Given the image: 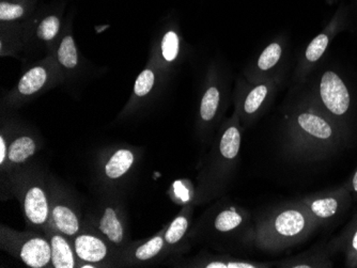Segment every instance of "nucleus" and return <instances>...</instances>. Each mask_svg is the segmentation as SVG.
Masks as SVG:
<instances>
[{
  "label": "nucleus",
  "mask_w": 357,
  "mask_h": 268,
  "mask_svg": "<svg viewBox=\"0 0 357 268\" xmlns=\"http://www.w3.org/2000/svg\"><path fill=\"white\" fill-rule=\"evenodd\" d=\"M298 95L287 108L282 126L284 155L298 163H317L342 151L350 135L323 113L307 89Z\"/></svg>",
  "instance_id": "obj_1"
},
{
  "label": "nucleus",
  "mask_w": 357,
  "mask_h": 268,
  "mask_svg": "<svg viewBox=\"0 0 357 268\" xmlns=\"http://www.w3.org/2000/svg\"><path fill=\"white\" fill-rule=\"evenodd\" d=\"M318 230L298 200L264 212L255 223L254 244L266 252H280L302 243Z\"/></svg>",
  "instance_id": "obj_2"
},
{
  "label": "nucleus",
  "mask_w": 357,
  "mask_h": 268,
  "mask_svg": "<svg viewBox=\"0 0 357 268\" xmlns=\"http://www.w3.org/2000/svg\"><path fill=\"white\" fill-rule=\"evenodd\" d=\"M307 91L323 113L350 135L354 103L350 86L344 76L334 69L319 72L310 79Z\"/></svg>",
  "instance_id": "obj_3"
},
{
  "label": "nucleus",
  "mask_w": 357,
  "mask_h": 268,
  "mask_svg": "<svg viewBox=\"0 0 357 268\" xmlns=\"http://www.w3.org/2000/svg\"><path fill=\"white\" fill-rule=\"evenodd\" d=\"M284 79L286 70L260 83H248L246 79L241 81L236 97V113L240 120L252 124L262 117L272 105Z\"/></svg>",
  "instance_id": "obj_4"
},
{
  "label": "nucleus",
  "mask_w": 357,
  "mask_h": 268,
  "mask_svg": "<svg viewBox=\"0 0 357 268\" xmlns=\"http://www.w3.org/2000/svg\"><path fill=\"white\" fill-rule=\"evenodd\" d=\"M318 229L335 227L344 217L353 202L348 183L298 199Z\"/></svg>",
  "instance_id": "obj_5"
},
{
  "label": "nucleus",
  "mask_w": 357,
  "mask_h": 268,
  "mask_svg": "<svg viewBox=\"0 0 357 268\" xmlns=\"http://www.w3.org/2000/svg\"><path fill=\"white\" fill-rule=\"evenodd\" d=\"M349 25L350 9L347 6L342 5L336 10L332 19L326 24V27L323 28L322 31L314 38L305 49L294 72V81L296 85L302 86L306 83L316 65L326 55L333 40L344 30L348 29Z\"/></svg>",
  "instance_id": "obj_6"
},
{
  "label": "nucleus",
  "mask_w": 357,
  "mask_h": 268,
  "mask_svg": "<svg viewBox=\"0 0 357 268\" xmlns=\"http://www.w3.org/2000/svg\"><path fill=\"white\" fill-rule=\"evenodd\" d=\"M3 245L5 250L28 267L44 268L51 265V244L43 236L14 231L3 232Z\"/></svg>",
  "instance_id": "obj_7"
},
{
  "label": "nucleus",
  "mask_w": 357,
  "mask_h": 268,
  "mask_svg": "<svg viewBox=\"0 0 357 268\" xmlns=\"http://www.w3.org/2000/svg\"><path fill=\"white\" fill-rule=\"evenodd\" d=\"M56 58L53 56L43 60L38 65L28 69L20 78L19 83L10 94L12 103H19L26 99L35 97L46 88L51 87L54 81H57L60 70Z\"/></svg>",
  "instance_id": "obj_8"
},
{
  "label": "nucleus",
  "mask_w": 357,
  "mask_h": 268,
  "mask_svg": "<svg viewBox=\"0 0 357 268\" xmlns=\"http://www.w3.org/2000/svg\"><path fill=\"white\" fill-rule=\"evenodd\" d=\"M287 39L284 36L275 38L262 49L252 65L246 70L248 83H260L280 72L284 71V62L287 54Z\"/></svg>",
  "instance_id": "obj_9"
},
{
  "label": "nucleus",
  "mask_w": 357,
  "mask_h": 268,
  "mask_svg": "<svg viewBox=\"0 0 357 268\" xmlns=\"http://www.w3.org/2000/svg\"><path fill=\"white\" fill-rule=\"evenodd\" d=\"M23 212L26 220L35 227H44L51 220V205L43 186L30 184L22 197Z\"/></svg>",
  "instance_id": "obj_10"
},
{
  "label": "nucleus",
  "mask_w": 357,
  "mask_h": 268,
  "mask_svg": "<svg viewBox=\"0 0 357 268\" xmlns=\"http://www.w3.org/2000/svg\"><path fill=\"white\" fill-rule=\"evenodd\" d=\"M338 252L334 239L319 244L310 251L303 252L296 257L280 262V267L286 268H328L333 267V255Z\"/></svg>",
  "instance_id": "obj_11"
},
{
  "label": "nucleus",
  "mask_w": 357,
  "mask_h": 268,
  "mask_svg": "<svg viewBox=\"0 0 357 268\" xmlns=\"http://www.w3.org/2000/svg\"><path fill=\"white\" fill-rule=\"evenodd\" d=\"M224 86L218 74L211 72L208 84L199 104V119L202 124H211L220 115L224 104Z\"/></svg>",
  "instance_id": "obj_12"
},
{
  "label": "nucleus",
  "mask_w": 357,
  "mask_h": 268,
  "mask_svg": "<svg viewBox=\"0 0 357 268\" xmlns=\"http://www.w3.org/2000/svg\"><path fill=\"white\" fill-rule=\"evenodd\" d=\"M73 247L76 257L84 263L96 265L105 261L109 255L107 244L93 234L78 233L74 237Z\"/></svg>",
  "instance_id": "obj_13"
},
{
  "label": "nucleus",
  "mask_w": 357,
  "mask_h": 268,
  "mask_svg": "<svg viewBox=\"0 0 357 268\" xmlns=\"http://www.w3.org/2000/svg\"><path fill=\"white\" fill-rule=\"evenodd\" d=\"M47 239L51 244L52 263L54 268H74L76 267V253L66 235L60 233L51 225V229H47Z\"/></svg>",
  "instance_id": "obj_14"
},
{
  "label": "nucleus",
  "mask_w": 357,
  "mask_h": 268,
  "mask_svg": "<svg viewBox=\"0 0 357 268\" xmlns=\"http://www.w3.org/2000/svg\"><path fill=\"white\" fill-rule=\"evenodd\" d=\"M50 223L60 233L69 237H73L79 233V218L75 211L66 203L54 202L52 204Z\"/></svg>",
  "instance_id": "obj_15"
},
{
  "label": "nucleus",
  "mask_w": 357,
  "mask_h": 268,
  "mask_svg": "<svg viewBox=\"0 0 357 268\" xmlns=\"http://www.w3.org/2000/svg\"><path fill=\"white\" fill-rule=\"evenodd\" d=\"M39 0H0L1 24L24 22L35 14Z\"/></svg>",
  "instance_id": "obj_16"
},
{
  "label": "nucleus",
  "mask_w": 357,
  "mask_h": 268,
  "mask_svg": "<svg viewBox=\"0 0 357 268\" xmlns=\"http://www.w3.org/2000/svg\"><path fill=\"white\" fill-rule=\"evenodd\" d=\"M335 241L338 252L344 253L346 267L357 268V212Z\"/></svg>",
  "instance_id": "obj_17"
},
{
  "label": "nucleus",
  "mask_w": 357,
  "mask_h": 268,
  "mask_svg": "<svg viewBox=\"0 0 357 268\" xmlns=\"http://www.w3.org/2000/svg\"><path fill=\"white\" fill-rule=\"evenodd\" d=\"M55 58L60 69L66 71H75L79 65V54L75 40L67 29L64 30L56 47Z\"/></svg>",
  "instance_id": "obj_18"
},
{
  "label": "nucleus",
  "mask_w": 357,
  "mask_h": 268,
  "mask_svg": "<svg viewBox=\"0 0 357 268\" xmlns=\"http://www.w3.org/2000/svg\"><path fill=\"white\" fill-rule=\"evenodd\" d=\"M98 230L114 245L119 246L123 244L126 231L119 213L114 207H106L103 216L98 223Z\"/></svg>",
  "instance_id": "obj_19"
},
{
  "label": "nucleus",
  "mask_w": 357,
  "mask_h": 268,
  "mask_svg": "<svg viewBox=\"0 0 357 268\" xmlns=\"http://www.w3.org/2000/svg\"><path fill=\"white\" fill-rule=\"evenodd\" d=\"M248 226V215L238 211L236 207H227L218 212L213 221L214 230L222 234L234 233L241 228Z\"/></svg>",
  "instance_id": "obj_20"
},
{
  "label": "nucleus",
  "mask_w": 357,
  "mask_h": 268,
  "mask_svg": "<svg viewBox=\"0 0 357 268\" xmlns=\"http://www.w3.org/2000/svg\"><path fill=\"white\" fill-rule=\"evenodd\" d=\"M135 161L133 152L128 149H119L112 154L105 165V175L108 179L117 180L123 177L131 169Z\"/></svg>",
  "instance_id": "obj_21"
},
{
  "label": "nucleus",
  "mask_w": 357,
  "mask_h": 268,
  "mask_svg": "<svg viewBox=\"0 0 357 268\" xmlns=\"http://www.w3.org/2000/svg\"><path fill=\"white\" fill-rule=\"evenodd\" d=\"M37 145L29 136H21L12 141L8 150V161L11 164H23L35 155Z\"/></svg>",
  "instance_id": "obj_22"
},
{
  "label": "nucleus",
  "mask_w": 357,
  "mask_h": 268,
  "mask_svg": "<svg viewBox=\"0 0 357 268\" xmlns=\"http://www.w3.org/2000/svg\"><path fill=\"white\" fill-rule=\"evenodd\" d=\"M180 47H181L180 35L174 28H169L160 40V51L163 61L167 65H172L176 62L180 55Z\"/></svg>",
  "instance_id": "obj_23"
},
{
  "label": "nucleus",
  "mask_w": 357,
  "mask_h": 268,
  "mask_svg": "<svg viewBox=\"0 0 357 268\" xmlns=\"http://www.w3.org/2000/svg\"><path fill=\"white\" fill-rule=\"evenodd\" d=\"M188 226H190V212L185 209L178 217L174 218V221L168 226L167 229H165L164 232L165 245L172 247L180 243L186 235Z\"/></svg>",
  "instance_id": "obj_24"
},
{
  "label": "nucleus",
  "mask_w": 357,
  "mask_h": 268,
  "mask_svg": "<svg viewBox=\"0 0 357 268\" xmlns=\"http://www.w3.org/2000/svg\"><path fill=\"white\" fill-rule=\"evenodd\" d=\"M164 232H165V229L160 232V233H158V235L150 239L149 241L140 245L134 252V259L136 261L144 262L158 257L160 252L163 251L164 247H165Z\"/></svg>",
  "instance_id": "obj_25"
},
{
  "label": "nucleus",
  "mask_w": 357,
  "mask_h": 268,
  "mask_svg": "<svg viewBox=\"0 0 357 268\" xmlns=\"http://www.w3.org/2000/svg\"><path fill=\"white\" fill-rule=\"evenodd\" d=\"M155 72L152 69H146L136 78L134 84V95L137 97H146L151 93L155 86Z\"/></svg>",
  "instance_id": "obj_26"
},
{
  "label": "nucleus",
  "mask_w": 357,
  "mask_h": 268,
  "mask_svg": "<svg viewBox=\"0 0 357 268\" xmlns=\"http://www.w3.org/2000/svg\"><path fill=\"white\" fill-rule=\"evenodd\" d=\"M204 268H264L268 264L256 263V262L240 261V260L215 259L198 264Z\"/></svg>",
  "instance_id": "obj_27"
},
{
  "label": "nucleus",
  "mask_w": 357,
  "mask_h": 268,
  "mask_svg": "<svg viewBox=\"0 0 357 268\" xmlns=\"http://www.w3.org/2000/svg\"><path fill=\"white\" fill-rule=\"evenodd\" d=\"M347 183H348L349 189H350L351 195H352L353 201L357 203V168Z\"/></svg>",
  "instance_id": "obj_28"
},
{
  "label": "nucleus",
  "mask_w": 357,
  "mask_h": 268,
  "mask_svg": "<svg viewBox=\"0 0 357 268\" xmlns=\"http://www.w3.org/2000/svg\"><path fill=\"white\" fill-rule=\"evenodd\" d=\"M8 150H9V147L6 143L5 137L1 135L0 136V164L1 166L5 165L6 161L8 159Z\"/></svg>",
  "instance_id": "obj_29"
}]
</instances>
